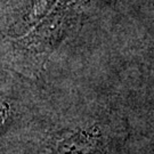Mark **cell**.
<instances>
[{
  "label": "cell",
  "instance_id": "7a4b0ae2",
  "mask_svg": "<svg viewBox=\"0 0 154 154\" xmlns=\"http://www.w3.org/2000/svg\"><path fill=\"white\" fill-rule=\"evenodd\" d=\"M6 114H7V107L4 104L0 103V127L4 125L6 120Z\"/></svg>",
  "mask_w": 154,
  "mask_h": 154
},
{
  "label": "cell",
  "instance_id": "6da1fadb",
  "mask_svg": "<svg viewBox=\"0 0 154 154\" xmlns=\"http://www.w3.org/2000/svg\"><path fill=\"white\" fill-rule=\"evenodd\" d=\"M100 146V131L96 126L72 132L58 144L61 154H97Z\"/></svg>",
  "mask_w": 154,
  "mask_h": 154
}]
</instances>
